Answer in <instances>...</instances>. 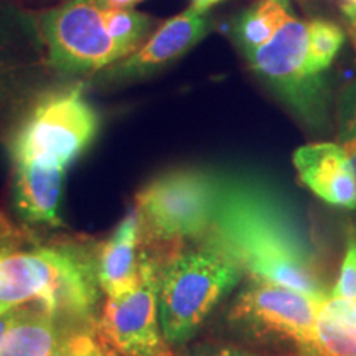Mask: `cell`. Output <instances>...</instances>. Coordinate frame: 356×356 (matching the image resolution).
Masks as SVG:
<instances>
[{
    "label": "cell",
    "instance_id": "obj_1",
    "mask_svg": "<svg viewBox=\"0 0 356 356\" xmlns=\"http://www.w3.org/2000/svg\"><path fill=\"white\" fill-rule=\"evenodd\" d=\"M202 239L233 257L249 279L318 300L332 296L310 231L289 200L259 177L220 173L213 221Z\"/></svg>",
    "mask_w": 356,
    "mask_h": 356
},
{
    "label": "cell",
    "instance_id": "obj_2",
    "mask_svg": "<svg viewBox=\"0 0 356 356\" xmlns=\"http://www.w3.org/2000/svg\"><path fill=\"white\" fill-rule=\"evenodd\" d=\"M243 275L233 257L204 239L165 257L160 267L159 318L167 343L181 345L197 335Z\"/></svg>",
    "mask_w": 356,
    "mask_h": 356
},
{
    "label": "cell",
    "instance_id": "obj_3",
    "mask_svg": "<svg viewBox=\"0 0 356 356\" xmlns=\"http://www.w3.org/2000/svg\"><path fill=\"white\" fill-rule=\"evenodd\" d=\"M99 126V114L88 101L83 84L50 89L35 97L13 131L8 144L12 163L66 172L92 144Z\"/></svg>",
    "mask_w": 356,
    "mask_h": 356
},
{
    "label": "cell",
    "instance_id": "obj_4",
    "mask_svg": "<svg viewBox=\"0 0 356 356\" xmlns=\"http://www.w3.org/2000/svg\"><path fill=\"white\" fill-rule=\"evenodd\" d=\"M218 180L220 172L178 167L142 186L136 208L145 243L170 256L184 241H200L211 226Z\"/></svg>",
    "mask_w": 356,
    "mask_h": 356
},
{
    "label": "cell",
    "instance_id": "obj_5",
    "mask_svg": "<svg viewBox=\"0 0 356 356\" xmlns=\"http://www.w3.org/2000/svg\"><path fill=\"white\" fill-rule=\"evenodd\" d=\"M251 70L302 122L322 129L330 113V84L309 66L307 22L291 17L266 44L244 55Z\"/></svg>",
    "mask_w": 356,
    "mask_h": 356
},
{
    "label": "cell",
    "instance_id": "obj_6",
    "mask_svg": "<svg viewBox=\"0 0 356 356\" xmlns=\"http://www.w3.org/2000/svg\"><path fill=\"white\" fill-rule=\"evenodd\" d=\"M318 304L304 292L249 279L229 307L228 323L254 341L312 351Z\"/></svg>",
    "mask_w": 356,
    "mask_h": 356
},
{
    "label": "cell",
    "instance_id": "obj_7",
    "mask_svg": "<svg viewBox=\"0 0 356 356\" xmlns=\"http://www.w3.org/2000/svg\"><path fill=\"white\" fill-rule=\"evenodd\" d=\"M37 15L48 63L60 73L95 74L127 56L108 32L106 8L92 0H66Z\"/></svg>",
    "mask_w": 356,
    "mask_h": 356
},
{
    "label": "cell",
    "instance_id": "obj_8",
    "mask_svg": "<svg viewBox=\"0 0 356 356\" xmlns=\"http://www.w3.org/2000/svg\"><path fill=\"white\" fill-rule=\"evenodd\" d=\"M165 254L144 249L140 277L134 291L108 297L99 318V337L118 356H165L168 353L159 318L160 267Z\"/></svg>",
    "mask_w": 356,
    "mask_h": 356
},
{
    "label": "cell",
    "instance_id": "obj_9",
    "mask_svg": "<svg viewBox=\"0 0 356 356\" xmlns=\"http://www.w3.org/2000/svg\"><path fill=\"white\" fill-rule=\"evenodd\" d=\"M43 66L50 68L38 15L0 0V114L29 99Z\"/></svg>",
    "mask_w": 356,
    "mask_h": 356
},
{
    "label": "cell",
    "instance_id": "obj_10",
    "mask_svg": "<svg viewBox=\"0 0 356 356\" xmlns=\"http://www.w3.org/2000/svg\"><path fill=\"white\" fill-rule=\"evenodd\" d=\"M210 30L211 19L208 12H200L190 6L155 29L139 50L99 71L97 78L108 83H126L150 76L185 56Z\"/></svg>",
    "mask_w": 356,
    "mask_h": 356
},
{
    "label": "cell",
    "instance_id": "obj_11",
    "mask_svg": "<svg viewBox=\"0 0 356 356\" xmlns=\"http://www.w3.org/2000/svg\"><path fill=\"white\" fill-rule=\"evenodd\" d=\"M293 167L312 193L333 207L356 208V170L335 142H315L293 152Z\"/></svg>",
    "mask_w": 356,
    "mask_h": 356
},
{
    "label": "cell",
    "instance_id": "obj_12",
    "mask_svg": "<svg viewBox=\"0 0 356 356\" xmlns=\"http://www.w3.org/2000/svg\"><path fill=\"white\" fill-rule=\"evenodd\" d=\"M140 244L142 222L132 207L97 251V280L108 297H121L136 289L140 277Z\"/></svg>",
    "mask_w": 356,
    "mask_h": 356
},
{
    "label": "cell",
    "instance_id": "obj_13",
    "mask_svg": "<svg viewBox=\"0 0 356 356\" xmlns=\"http://www.w3.org/2000/svg\"><path fill=\"white\" fill-rule=\"evenodd\" d=\"M66 172L37 163H13V204L30 225L60 228V202Z\"/></svg>",
    "mask_w": 356,
    "mask_h": 356
},
{
    "label": "cell",
    "instance_id": "obj_14",
    "mask_svg": "<svg viewBox=\"0 0 356 356\" xmlns=\"http://www.w3.org/2000/svg\"><path fill=\"white\" fill-rule=\"evenodd\" d=\"M78 328L37 304H24L0 340V356H51L63 338Z\"/></svg>",
    "mask_w": 356,
    "mask_h": 356
},
{
    "label": "cell",
    "instance_id": "obj_15",
    "mask_svg": "<svg viewBox=\"0 0 356 356\" xmlns=\"http://www.w3.org/2000/svg\"><path fill=\"white\" fill-rule=\"evenodd\" d=\"M312 353L356 356V302L333 296L320 300Z\"/></svg>",
    "mask_w": 356,
    "mask_h": 356
},
{
    "label": "cell",
    "instance_id": "obj_16",
    "mask_svg": "<svg viewBox=\"0 0 356 356\" xmlns=\"http://www.w3.org/2000/svg\"><path fill=\"white\" fill-rule=\"evenodd\" d=\"M291 17L289 0H257L236 20V43L248 55L269 42Z\"/></svg>",
    "mask_w": 356,
    "mask_h": 356
},
{
    "label": "cell",
    "instance_id": "obj_17",
    "mask_svg": "<svg viewBox=\"0 0 356 356\" xmlns=\"http://www.w3.org/2000/svg\"><path fill=\"white\" fill-rule=\"evenodd\" d=\"M157 20L134 8H113L106 10V26L115 43L121 44L127 55L139 50L154 33Z\"/></svg>",
    "mask_w": 356,
    "mask_h": 356
},
{
    "label": "cell",
    "instance_id": "obj_18",
    "mask_svg": "<svg viewBox=\"0 0 356 356\" xmlns=\"http://www.w3.org/2000/svg\"><path fill=\"white\" fill-rule=\"evenodd\" d=\"M343 30L328 20L307 22V50L309 66L314 73L325 74L343 44Z\"/></svg>",
    "mask_w": 356,
    "mask_h": 356
},
{
    "label": "cell",
    "instance_id": "obj_19",
    "mask_svg": "<svg viewBox=\"0 0 356 356\" xmlns=\"http://www.w3.org/2000/svg\"><path fill=\"white\" fill-rule=\"evenodd\" d=\"M338 144L345 149L356 170V81L341 89L337 102Z\"/></svg>",
    "mask_w": 356,
    "mask_h": 356
},
{
    "label": "cell",
    "instance_id": "obj_20",
    "mask_svg": "<svg viewBox=\"0 0 356 356\" xmlns=\"http://www.w3.org/2000/svg\"><path fill=\"white\" fill-rule=\"evenodd\" d=\"M332 296L356 302V231L353 228L346 233L343 262L337 284L332 289Z\"/></svg>",
    "mask_w": 356,
    "mask_h": 356
},
{
    "label": "cell",
    "instance_id": "obj_21",
    "mask_svg": "<svg viewBox=\"0 0 356 356\" xmlns=\"http://www.w3.org/2000/svg\"><path fill=\"white\" fill-rule=\"evenodd\" d=\"M101 346L91 328H78L63 338L51 356H96Z\"/></svg>",
    "mask_w": 356,
    "mask_h": 356
},
{
    "label": "cell",
    "instance_id": "obj_22",
    "mask_svg": "<svg viewBox=\"0 0 356 356\" xmlns=\"http://www.w3.org/2000/svg\"><path fill=\"white\" fill-rule=\"evenodd\" d=\"M191 356H318L312 351L291 350L286 353H261L231 343H203L193 350Z\"/></svg>",
    "mask_w": 356,
    "mask_h": 356
},
{
    "label": "cell",
    "instance_id": "obj_23",
    "mask_svg": "<svg viewBox=\"0 0 356 356\" xmlns=\"http://www.w3.org/2000/svg\"><path fill=\"white\" fill-rule=\"evenodd\" d=\"M20 228L22 226L15 225L7 215L0 213V252H2L3 248L12 241L13 236L19 233Z\"/></svg>",
    "mask_w": 356,
    "mask_h": 356
},
{
    "label": "cell",
    "instance_id": "obj_24",
    "mask_svg": "<svg viewBox=\"0 0 356 356\" xmlns=\"http://www.w3.org/2000/svg\"><path fill=\"white\" fill-rule=\"evenodd\" d=\"M92 2L96 6L106 8V10H113V8H132L142 0H92Z\"/></svg>",
    "mask_w": 356,
    "mask_h": 356
},
{
    "label": "cell",
    "instance_id": "obj_25",
    "mask_svg": "<svg viewBox=\"0 0 356 356\" xmlns=\"http://www.w3.org/2000/svg\"><path fill=\"white\" fill-rule=\"evenodd\" d=\"M19 307H20V305H15V307H13V309L8 310L7 314L0 315V340H2L3 333L7 332V328L10 327L13 320H15V317H17V312H19Z\"/></svg>",
    "mask_w": 356,
    "mask_h": 356
},
{
    "label": "cell",
    "instance_id": "obj_26",
    "mask_svg": "<svg viewBox=\"0 0 356 356\" xmlns=\"http://www.w3.org/2000/svg\"><path fill=\"white\" fill-rule=\"evenodd\" d=\"M343 12H345L346 20H348L351 37H353V43H355V47H356V7H353V6H343Z\"/></svg>",
    "mask_w": 356,
    "mask_h": 356
},
{
    "label": "cell",
    "instance_id": "obj_27",
    "mask_svg": "<svg viewBox=\"0 0 356 356\" xmlns=\"http://www.w3.org/2000/svg\"><path fill=\"white\" fill-rule=\"evenodd\" d=\"M221 0H191V7L200 12H208L213 6L220 3Z\"/></svg>",
    "mask_w": 356,
    "mask_h": 356
},
{
    "label": "cell",
    "instance_id": "obj_28",
    "mask_svg": "<svg viewBox=\"0 0 356 356\" xmlns=\"http://www.w3.org/2000/svg\"><path fill=\"white\" fill-rule=\"evenodd\" d=\"M96 356H115V355H113V351H111L108 346H101V350L97 351Z\"/></svg>",
    "mask_w": 356,
    "mask_h": 356
},
{
    "label": "cell",
    "instance_id": "obj_29",
    "mask_svg": "<svg viewBox=\"0 0 356 356\" xmlns=\"http://www.w3.org/2000/svg\"><path fill=\"white\" fill-rule=\"evenodd\" d=\"M13 307H15V305H8V304H3V302H0V315L7 314V312L13 309Z\"/></svg>",
    "mask_w": 356,
    "mask_h": 356
},
{
    "label": "cell",
    "instance_id": "obj_30",
    "mask_svg": "<svg viewBox=\"0 0 356 356\" xmlns=\"http://www.w3.org/2000/svg\"><path fill=\"white\" fill-rule=\"evenodd\" d=\"M345 6H353V7H356V0H345Z\"/></svg>",
    "mask_w": 356,
    "mask_h": 356
},
{
    "label": "cell",
    "instance_id": "obj_31",
    "mask_svg": "<svg viewBox=\"0 0 356 356\" xmlns=\"http://www.w3.org/2000/svg\"><path fill=\"white\" fill-rule=\"evenodd\" d=\"M165 356H175V355H173V353H172V351H168V353H167Z\"/></svg>",
    "mask_w": 356,
    "mask_h": 356
}]
</instances>
